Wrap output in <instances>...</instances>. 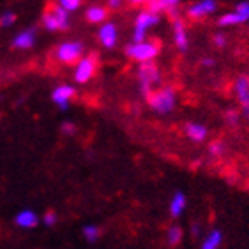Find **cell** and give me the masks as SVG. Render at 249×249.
Here are the masks:
<instances>
[{
  "mask_svg": "<svg viewBox=\"0 0 249 249\" xmlns=\"http://www.w3.org/2000/svg\"><path fill=\"white\" fill-rule=\"evenodd\" d=\"M146 100H148V107L155 113L167 115V113H171L176 108L178 94H176V89L173 86H166V88H160L157 91H154Z\"/></svg>",
  "mask_w": 249,
  "mask_h": 249,
  "instance_id": "obj_1",
  "label": "cell"
},
{
  "mask_svg": "<svg viewBox=\"0 0 249 249\" xmlns=\"http://www.w3.org/2000/svg\"><path fill=\"white\" fill-rule=\"evenodd\" d=\"M160 80H162L160 70H159V67L154 61L140 63V68H138V82H140V94L143 98H148L155 91V88L160 84Z\"/></svg>",
  "mask_w": 249,
  "mask_h": 249,
  "instance_id": "obj_2",
  "label": "cell"
},
{
  "mask_svg": "<svg viewBox=\"0 0 249 249\" xmlns=\"http://www.w3.org/2000/svg\"><path fill=\"white\" fill-rule=\"evenodd\" d=\"M125 56L138 63H148L154 61L160 53V44L155 40H142V42H131L125 46Z\"/></svg>",
  "mask_w": 249,
  "mask_h": 249,
  "instance_id": "obj_3",
  "label": "cell"
},
{
  "mask_svg": "<svg viewBox=\"0 0 249 249\" xmlns=\"http://www.w3.org/2000/svg\"><path fill=\"white\" fill-rule=\"evenodd\" d=\"M42 25L47 32H65L70 28V13L61 5H53L42 16Z\"/></svg>",
  "mask_w": 249,
  "mask_h": 249,
  "instance_id": "obj_4",
  "label": "cell"
},
{
  "mask_svg": "<svg viewBox=\"0 0 249 249\" xmlns=\"http://www.w3.org/2000/svg\"><path fill=\"white\" fill-rule=\"evenodd\" d=\"M84 51L86 47L80 40H67L54 49V58L63 65H77V61L84 56Z\"/></svg>",
  "mask_w": 249,
  "mask_h": 249,
  "instance_id": "obj_5",
  "label": "cell"
},
{
  "mask_svg": "<svg viewBox=\"0 0 249 249\" xmlns=\"http://www.w3.org/2000/svg\"><path fill=\"white\" fill-rule=\"evenodd\" d=\"M98 56L96 54H89V56H82L77 61L73 70V80L77 84H88L94 79L96 71H98Z\"/></svg>",
  "mask_w": 249,
  "mask_h": 249,
  "instance_id": "obj_6",
  "label": "cell"
},
{
  "mask_svg": "<svg viewBox=\"0 0 249 249\" xmlns=\"http://www.w3.org/2000/svg\"><path fill=\"white\" fill-rule=\"evenodd\" d=\"M160 23V14L152 13L148 9L145 11H140V14L134 19V32H133V42H142L146 38V32H148L152 26L159 25Z\"/></svg>",
  "mask_w": 249,
  "mask_h": 249,
  "instance_id": "obj_7",
  "label": "cell"
},
{
  "mask_svg": "<svg viewBox=\"0 0 249 249\" xmlns=\"http://www.w3.org/2000/svg\"><path fill=\"white\" fill-rule=\"evenodd\" d=\"M218 0H199L196 4H192L187 7V16L190 19H202L218 11Z\"/></svg>",
  "mask_w": 249,
  "mask_h": 249,
  "instance_id": "obj_8",
  "label": "cell"
},
{
  "mask_svg": "<svg viewBox=\"0 0 249 249\" xmlns=\"http://www.w3.org/2000/svg\"><path fill=\"white\" fill-rule=\"evenodd\" d=\"M98 40L105 49H113L119 42V28L113 21H105L98 30Z\"/></svg>",
  "mask_w": 249,
  "mask_h": 249,
  "instance_id": "obj_9",
  "label": "cell"
},
{
  "mask_svg": "<svg viewBox=\"0 0 249 249\" xmlns=\"http://www.w3.org/2000/svg\"><path fill=\"white\" fill-rule=\"evenodd\" d=\"M75 94H77V89H75L73 86H70V84H61V86H58V88L54 89L51 98H53L54 105H56L59 110L65 112V110H68V107H70Z\"/></svg>",
  "mask_w": 249,
  "mask_h": 249,
  "instance_id": "obj_10",
  "label": "cell"
},
{
  "mask_svg": "<svg viewBox=\"0 0 249 249\" xmlns=\"http://www.w3.org/2000/svg\"><path fill=\"white\" fill-rule=\"evenodd\" d=\"M173 19V37H175V44L178 47V51L181 53H187L188 46H190V40H188V34H187V26L183 23L181 16H175L171 18Z\"/></svg>",
  "mask_w": 249,
  "mask_h": 249,
  "instance_id": "obj_11",
  "label": "cell"
},
{
  "mask_svg": "<svg viewBox=\"0 0 249 249\" xmlns=\"http://www.w3.org/2000/svg\"><path fill=\"white\" fill-rule=\"evenodd\" d=\"M35 42H37V32H35V28H26L14 35L11 46H13V49L18 51H28L35 46Z\"/></svg>",
  "mask_w": 249,
  "mask_h": 249,
  "instance_id": "obj_12",
  "label": "cell"
},
{
  "mask_svg": "<svg viewBox=\"0 0 249 249\" xmlns=\"http://www.w3.org/2000/svg\"><path fill=\"white\" fill-rule=\"evenodd\" d=\"M179 4H181V0H148L146 9L157 14L167 13L171 18H175L179 14V11H178Z\"/></svg>",
  "mask_w": 249,
  "mask_h": 249,
  "instance_id": "obj_13",
  "label": "cell"
},
{
  "mask_svg": "<svg viewBox=\"0 0 249 249\" xmlns=\"http://www.w3.org/2000/svg\"><path fill=\"white\" fill-rule=\"evenodd\" d=\"M38 223H40V218H38V214L34 209H23V211H19L14 216V225H16L18 229L30 230L35 229Z\"/></svg>",
  "mask_w": 249,
  "mask_h": 249,
  "instance_id": "obj_14",
  "label": "cell"
},
{
  "mask_svg": "<svg viewBox=\"0 0 249 249\" xmlns=\"http://www.w3.org/2000/svg\"><path fill=\"white\" fill-rule=\"evenodd\" d=\"M233 92H235L237 101L242 105V107H248L249 105V75H239L233 82Z\"/></svg>",
  "mask_w": 249,
  "mask_h": 249,
  "instance_id": "obj_15",
  "label": "cell"
},
{
  "mask_svg": "<svg viewBox=\"0 0 249 249\" xmlns=\"http://www.w3.org/2000/svg\"><path fill=\"white\" fill-rule=\"evenodd\" d=\"M185 134H187V138L190 142L204 143L208 140L209 129L204 124H200V122H188V124L185 125Z\"/></svg>",
  "mask_w": 249,
  "mask_h": 249,
  "instance_id": "obj_16",
  "label": "cell"
},
{
  "mask_svg": "<svg viewBox=\"0 0 249 249\" xmlns=\"http://www.w3.org/2000/svg\"><path fill=\"white\" fill-rule=\"evenodd\" d=\"M108 18V7L103 5H91V7L86 9V19L91 25H101L105 23Z\"/></svg>",
  "mask_w": 249,
  "mask_h": 249,
  "instance_id": "obj_17",
  "label": "cell"
},
{
  "mask_svg": "<svg viewBox=\"0 0 249 249\" xmlns=\"http://www.w3.org/2000/svg\"><path fill=\"white\" fill-rule=\"evenodd\" d=\"M187 209V196L183 192H176L169 202V214L173 218H179Z\"/></svg>",
  "mask_w": 249,
  "mask_h": 249,
  "instance_id": "obj_18",
  "label": "cell"
},
{
  "mask_svg": "<svg viewBox=\"0 0 249 249\" xmlns=\"http://www.w3.org/2000/svg\"><path fill=\"white\" fill-rule=\"evenodd\" d=\"M221 242H223V232L218 229H213L202 239L200 249H220Z\"/></svg>",
  "mask_w": 249,
  "mask_h": 249,
  "instance_id": "obj_19",
  "label": "cell"
},
{
  "mask_svg": "<svg viewBox=\"0 0 249 249\" xmlns=\"http://www.w3.org/2000/svg\"><path fill=\"white\" fill-rule=\"evenodd\" d=\"M248 21L241 16V14H237L235 11H230V13H225L218 18V25L220 26H233V25H244Z\"/></svg>",
  "mask_w": 249,
  "mask_h": 249,
  "instance_id": "obj_20",
  "label": "cell"
},
{
  "mask_svg": "<svg viewBox=\"0 0 249 249\" xmlns=\"http://www.w3.org/2000/svg\"><path fill=\"white\" fill-rule=\"evenodd\" d=\"M183 229L179 227V225H171L169 229H167V244L171 246V248H176L178 244H181L183 241Z\"/></svg>",
  "mask_w": 249,
  "mask_h": 249,
  "instance_id": "obj_21",
  "label": "cell"
},
{
  "mask_svg": "<svg viewBox=\"0 0 249 249\" xmlns=\"http://www.w3.org/2000/svg\"><path fill=\"white\" fill-rule=\"evenodd\" d=\"M82 233H84V239H86L88 242H96L98 239H100L101 230H100V227H96V225L89 223L82 229Z\"/></svg>",
  "mask_w": 249,
  "mask_h": 249,
  "instance_id": "obj_22",
  "label": "cell"
},
{
  "mask_svg": "<svg viewBox=\"0 0 249 249\" xmlns=\"http://www.w3.org/2000/svg\"><path fill=\"white\" fill-rule=\"evenodd\" d=\"M16 19H18V16L14 11H5V13L0 14V26H2V28H11V26L16 23Z\"/></svg>",
  "mask_w": 249,
  "mask_h": 249,
  "instance_id": "obj_23",
  "label": "cell"
},
{
  "mask_svg": "<svg viewBox=\"0 0 249 249\" xmlns=\"http://www.w3.org/2000/svg\"><path fill=\"white\" fill-rule=\"evenodd\" d=\"M84 0H58V5H61L65 11L68 13H75V11H79L80 5H82Z\"/></svg>",
  "mask_w": 249,
  "mask_h": 249,
  "instance_id": "obj_24",
  "label": "cell"
},
{
  "mask_svg": "<svg viewBox=\"0 0 249 249\" xmlns=\"http://www.w3.org/2000/svg\"><path fill=\"white\" fill-rule=\"evenodd\" d=\"M225 148H227V146H225L223 142H213V143H209L208 152L211 157H221V155L225 154Z\"/></svg>",
  "mask_w": 249,
  "mask_h": 249,
  "instance_id": "obj_25",
  "label": "cell"
},
{
  "mask_svg": "<svg viewBox=\"0 0 249 249\" xmlns=\"http://www.w3.org/2000/svg\"><path fill=\"white\" fill-rule=\"evenodd\" d=\"M233 11H235L237 14H241L246 21H249V0H242V2H239Z\"/></svg>",
  "mask_w": 249,
  "mask_h": 249,
  "instance_id": "obj_26",
  "label": "cell"
},
{
  "mask_svg": "<svg viewBox=\"0 0 249 249\" xmlns=\"http://www.w3.org/2000/svg\"><path fill=\"white\" fill-rule=\"evenodd\" d=\"M56 221H58V214H56V211H47L46 214L42 216V223L46 225V227H54Z\"/></svg>",
  "mask_w": 249,
  "mask_h": 249,
  "instance_id": "obj_27",
  "label": "cell"
},
{
  "mask_svg": "<svg viewBox=\"0 0 249 249\" xmlns=\"http://www.w3.org/2000/svg\"><path fill=\"white\" fill-rule=\"evenodd\" d=\"M213 44H214V47H225L227 37H225L223 32H216V34L213 35Z\"/></svg>",
  "mask_w": 249,
  "mask_h": 249,
  "instance_id": "obj_28",
  "label": "cell"
},
{
  "mask_svg": "<svg viewBox=\"0 0 249 249\" xmlns=\"http://www.w3.org/2000/svg\"><path fill=\"white\" fill-rule=\"evenodd\" d=\"M61 133L67 134V136H71V134L77 133V125L73 124V122H63L61 125Z\"/></svg>",
  "mask_w": 249,
  "mask_h": 249,
  "instance_id": "obj_29",
  "label": "cell"
},
{
  "mask_svg": "<svg viewBox=\"0 0 249 249\" xmlns=\"http://www.w3.org/2000/svg\"><path fill=\"white\" fill-rule=\"evenodd\" d=\"M225 121H227L229 125H235L239 122V113L235 110H229V112L225 113Z\"/></svg>",
  "mask_w": 249,
  "mask_h": 249,
  "instance_id": "obj_30",
  "label": "cell"
},
{
  "mask_svg": "<svg viewBox=\"0 0 249 249\" xmlns=\"http://www.w3.org/2000/svg\"><path fill=\"white\" fill-rule=\"evenodd\" d=\"M125 0H107V5L108 9H112V11H119V9L124 5Z\"/></svg>",
  "mask_w": 249,
  "mask_h": 249,
  "instance_id": "obj_31",
  "label": "cell"
},
{
  "mask_svg": "<svg viewBox=\"0 0 249 249\" xmlns=\"http://www.w3.org/2000/svg\"><path fill=\"white\" fill-rule=\"evenodd\" d=\"M190 233L194 239H197V237H200V225L199 223H192L190 227Z\"/></svg>",
  "mask_w": 249,
  "mask_h": 249,
  "instance_id": "obj_32",
  "label": "cell"
},
{
  "mask_svg": "<svg viewBox=\"0 0 249 249\" xmlns=\"http://www.w3.org/2000/svg\"><path fill=\"white\" fill-rule=\"evenodd\" d=\"M213 65H214V59H211V58L202 59V67H213Z\"/></svg>",
  "mask_w": 249,
  "mask_h": 249,
  "instance_id": "obj_33",
  "label": "cell"
},
{
  "mask_svg": "<svg viewBox=\"0 0 249 249\" xmlns=\"http://www.w3.org/2000/svg\"><path fill=\"white\" fill-rule=\"evenodd\" d=\"M133 5H143V4H148V0H129Z\"/></svg>",
  "mask_w": 249,
  "mask_h": 249,
  "instance_id": "obj_34",
  "label": "cell"
},
{
  "mask_svg": "<svg viewBox=\"0 0 249 249\" xmlns=\"http://www.w3.org/2000/svg\"><path fill=\"white\" fill-rule=\"evenodd\" d=\"M244 110H246V113H248V117H249V105H248V107L244 108Z\"/></svg>",
  "mask_w": 249,
  "mask_h": 249,
  "instance_id": "obj_35",
  "label": "cell"
}]
</instances>
